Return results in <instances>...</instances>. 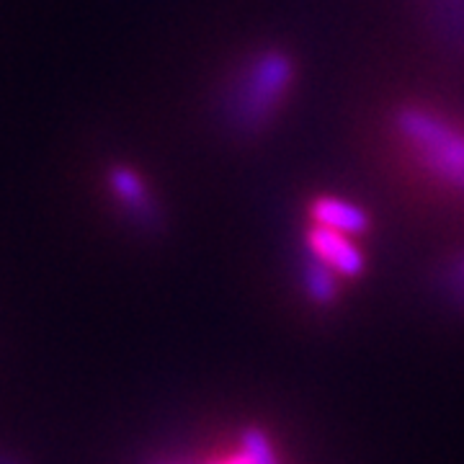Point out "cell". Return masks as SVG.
<instances>
[{
  "instance_id": "3957f363",
  "label": "cell",
  "mask_w": 464,
  "mask_h": 464,
  "mask_svg": "<svg viewBox=\"0 0 464 464\" xmlns=\"http://www.w3.org/2000/svg\"><path fill=\"white\" fill-rule=\"evenodd\" d=\"M310 248L323 264L333 266L341 274H359L362 271V253L348 240V235L331 227H315L310 235Z\"/></svg>"
},
{
  "instance_id": "7a4b0ae2",
  "label": "cell",
  "mask_w": 464,
  "mask_h": 464,
  "mask_svg": "<svg viewBox=\"0 0 464 464\" xmlns=\"http://www.w3.org/2000/svg\"><path fill=\"white\" fill-rule=\"evenodd\" d=\"M292 75L295 67L286 52L268 50L258 54L248 65L232 96V116L237 119V124L246 130L264 127L266 119L286 96Z\"/></svg>"
},
{
  "instance_id": "6da1fadb",
  "label": "cell",
  "mask_w": 464,
  "mask_h": 464,
  "mask_svg": "<svg viewBox=\"0 0 464 464\" xmlns=\"http://www.w3.org/2000/svg\"><path fill=\"white\" fill-rule=\"evenodd\" d=\"M395 130L439 181L464 194V130L418 106L400 109Z\"/></svg>"
},
{
  "instance_id": "277c9868",
  "label": "cell",
  "mask_w": 464,
  "mask_h": 464,
  "mask_svg": "<svg viewBox=\"0 0 464 464\" xmlns=\"http://www.w3.org/2000/svg\"><path fill=\"white\" fill-rule=\"evenodd\" d=\"M313 219L323 227L343 232V235H362L369 230V217L364 209H359L356 204L335 197H323L313 204Z\"/></svg>"
}]
</instances>
